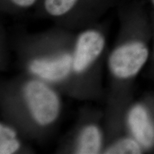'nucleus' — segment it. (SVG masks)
<instances>
[{"label": "nucleus", "instance_id": "1", "mask_svg": "<svg viewBox=\"0 0 154 154\" xmlns=\"http://www.w3.org/2000/svg\"><path fill=\"white\" fill-rule=\"evenodd\" d=\"M112 0H42L38 7L49 18L67 25L84 24L103 12Z\"/></svg>", "mask_w": 154, "mask_h": 154}, {"label": "nucleus", "instance_id": "6", "mask_svg": "<svg viewBox=\"0 0 154 154\" xmlns=\"http://www.w3.org/2000/svg\"><path fill=\"white\" fill-rule=\"evenodd\" d=\"M128 123L137 141L144 147H151L154 143V126L147 111L141 106L132 108L128 116Z\"/></svg>", "mask_w": 154, "mask_h": 154}, {"label": "nucleus", "instance_id": "11", "mask_svg": "<svg viewBox=\"0 0 154 154\" xmlns=\"http://www.w3.org/2000/svg\"><path fill=\"white\" fill-rule=\"evenodd\" d=\"M152 2H153V3L154 4V0H152Z\"/></svg>", "mask_w": 154, "mask_h": 154}, {"label": "nucleus", "instance_id": "4", "mask_svg": "<svg viewBox=\"0 0 154 154\" xmlns=\"http://www.w3.org/2000/svg\"><path fill=\"white\" fill-rule=\"evenodd\" d=\"M105 36L99 29L90 27L79 34L72 54L73 72L82 74L100 57L104 49Z\"/></svg>", "mask_w": 154, "mask_h": 154}, {"label": "nucleus", "instance_id": "7", "mask_svg": "<svg viewBox=\"0 0 154 154\" xmlns=\"http://www.w3.org/2000/svg\"><path fill=\"white\" fill-rule=\"evenodd\" d=\"M102 135L99 128L95 125H88L79 135L75 153L96 154L101 151Z\"/></svg>", "mask_w": 154, "mask_h": 154}, {"label": "nucleus", "instance_id": "3", "mask_svg": "<svg viewBox=\"0 0 154 154\" xmlns=\"http://www.w3.org/2000/svg\"><path fill=\"white\" fill-rule=\"evenodd\" d=\"M149 56L145 44L131 42L113 50L109 58V68L113 76L127 79L139 72Z\"/></svg>", "mask_w": 154, "mask_h": 154}, {"label": "nucleus", "instance_id": "8", "mask_svg": "<svg viewBox=\"0 0 154 154\" xmlns=\"http://www.w3.org/2000/svg\"><path fill=\"white\" fill-rule=\"evenodd\" d=\"M21 143L14 128L2 123L0 124V153L12 154L20 149Z\"/></svg>", "mask_w": 154, "mask_h": 154}, {"label": "nucleus", "instance_id": "5", "mask_svg": "<svg viewBox=\"0 0 154 154\" xmlns=\"http://www.w3.org/2000/svg\"><path fill=\"white\" fill-rule=\"evenodd\" d=\"M30 72L48 82L62 81L73 72L72 54H64L53 58L36 59L29 64Z\"/></svg>", "mask_w": 154, "mask_h": 154}, {"label": "nucleus", "instance_id": "10", "mask_svg": "<svg viewBox=\"0 0 154 154\" xmlns=\"http://www.w3.org/2000/svg\"><path fill=\"white\" fill-rule=\"evenodd\" d=\"M4 8L11 10H26L38 6L42 0H2Z\"/></svg>", "mask_w": 154, "mask_h": 154}, {"label": "nucleus", "instance_id": "2", "mask_svg": "<svg viewBox=\"0 0 154 154\" xmlns=\"http://www.w3.org/2000/svg\"><path fill=\"white\" fill-rule=\"evenodd\" d=\"M23 92L31 115L38 125L48 126L57 119L60 112V100L47 84L32 79L26 83Z\"/></svg>", "mask_w": 154, "mask_h": 154}, {"label": "nucleus", "instance_id": "9", "mask_svg": "<svg viewBox=\"0 0 154 154\" xmlns=\"http://www.w3.org/2000/svg\"><path fill=\"white\" fill-rule=\"evenodd\" d=\"M141 153L140 143L131 138H123L109 146L105 150L106 154H136Z\"/></svg>", "mask_w": 154, "mask_h": 154}]
</instances>
